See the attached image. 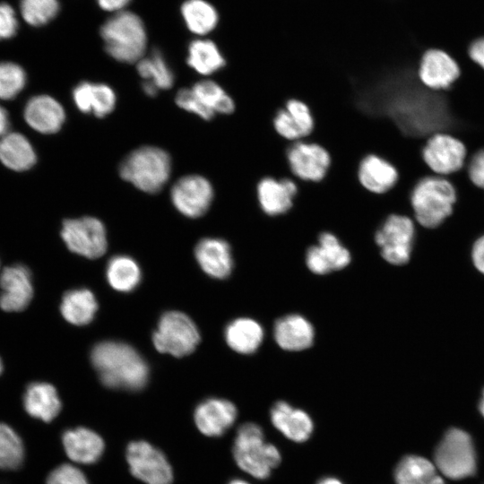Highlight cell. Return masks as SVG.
Instances as JSON below:
<instances>
[{
    "instance_id": "42",
    "label": "cell",
    "mask_w": 484,
    "mask_h": 484,
    "mask_svg": "<svg viewBox=\"0 0 484 484\" xmlns=\"http://www.w3.org/2000/svg\"><path fill=\"white\" fill-rule=\"evenodd\" d=\"M464 169L473 185L484 191V148L467 158Z\"/></svg>"
},
{
    "instance_id": "39",
    "label": "cell",
    "mask_w": 484,
    "mask_h": 484,
    "mask_svg": "<svg viewBox=\"0 0 484 484\" xmlns=\"http://www.w3.org/2000/svg\"><path fill=\"white\" fill-rule=\"evenodd\" d=\"M26 73L17 64L0 62V99H12L24 88Z\"/></svg>"
},
{
    "instance_id": "25",
    "label": "cell",
    "mask_w": 484,
    "mask_h": 484,
    "mask_svg": "<svg viewBox=\"0 0 484 484\" xmlns=\"http://www.w3.org/2000/svg\"><path fill=\"white\" fill-rule=\"evenodd\" d=\"M62 443L67 456L83 464L96 462L101 457L105 446L99 434L83 427L65 431Z\"/></svg>"
},
{
    "instance_id": "18",
    "label": "cell",
    "mask_w": 484,
    "mask_h": 484,
    "mask_svg": "<svg viewBox=\"0 0 484 484\" xmlns=\"http://www.w3.org/2000/svg\"><path fill=\"white\" fill-rule=\"evenodd\" d=\"M357 180L367 193L383 195L397 185L399 172L391 161L371 152L359 160L357 168Z\"/></svg>"
},
{
    "instance_id": "47",
    "label": "cell",
    "mask_w": 484,
    "mask_h": 484,
    "mask_svg": "<svg viewBox=\"0 0 484 484\" xmlns=\"http://www.w3.org/2000/svg\"><path fill=\"white\" fill-rule=\"evenodd\" d=\"M9 117L6 110L0 105V137L8 133Z\"/></svg>"
},
{
    "instance_id": "3",
    "label": "cell",
    "mask_w": 484,
    "mask_h": 484,
    "mask_svg": "<svg viewBox=\"0 0 484 484\" xmlns=\"http://www.w3.org/2000/svg\"><path fill=\"white\" fill-rule=\"evenodd\" d=\"M233 456L241 470L259 480L267 479L281 461L278 448L266 443L262 428L252 422L238 428Z\"/></svg>"
},
{
    "instance_id": "2",
    "label": "cell",
    "mask_w": 484,
    "mask_h": 484,
    "mask_svg": "<svg viewBox=\"0 0 484 484\" xmlns=\"http://www.w3.org/2000/svg\"><path fill=\"white\" fill-rule=\"evenodd\" d=\"M456 199L455 188L446 177L426 176L410 194L412 217L424 229H436L453 214Z\"/></svg>"
},
{
    "instance_id": "16",
    "label": "cell",
    "mask_w": 484,
    "mask_h": 484,
    "mask_svg": "<svg viewBox=\"0 0 484 484\" xmlns=\"http://www.w3.org/2000/svg\"><path fill=\"white\" fill-rule=\"evenodd\" d=\"M461 69L456 60L447 52L431 48L420 57L418 77L423 86L435 91H447L460 77Z\"/></svg>"
},
{
    "instance_id": "41",
    "label": "cell",
    "mask_w": 484,
    "mask_h": 484,
    "mask_svg": "<svg viewBox=\"0 0 484 484\" xmlns=\"http://www.w3.org/2000/svg\"><path fill=\"white\" fill-rule=\"evenodd\" d=\"M47 484H89V481L78 468L65 463L50 472Z\"/></svg>"
},
{
    "instance_id": "33",
    "label": "cell",
    "mask_w": 484,
    "mask_h": 484,
    "mask_svg": "<svg viewBox=\"0 0 484 484\" xmlns=\"http://www.w3.org/2000/svg\"><path fill=\"white\" fill-rule=\"evenodd\" d=\"M107 279L110 286L118 291L134 290L141 281V270L136 262L126 255L111 258L107 266Z\"/></svg>"
},
{
    "instance_id": "5",
    "label": "cell",
    "mask_w": 484,
    "mask_h": 484,
    "mask_svg": "<svg viewBox=\"0 0 484 484\" xmlns=\"http://www.w3.org/2000/svg\"><path fill=\"white\" fill-rule=\"evenodd\" d=\"M170 171L169 153L154 146H143L133 151L119 166L123 179L149 194H155L164 186Z\"/></svg>"
},
{
    "instance_id": "11",
    "label": "cell",
    "mask_w": 484,
    "mask_h": 484,
    "mask_svg": "<svg viewBox=\"0 0 484 484\" xmlns=\"http://www.w3.org/2000/svg\"><path fill=\"white\" fill-rule=\"evenodd\" d=\"M61 237L72 252L87 258H98L107 250L105 227L93 217L65 220Z\"/></svg>"
},
{
    "instance_id": "13",
    "label": "cell",
    "mask_w": 484,
    "mask_h": 484,
    "mask_svg": "<svg viewBox=\"0 0 484 484\" xmlns=\"http://www.w3.org/2000/svg\"><path fill=\"white\" fill-rule=\"evenodd\" d=\"M298 189V181L291 176H265L255 186L258 207L266 217H282L293 209Z\"/></svg>"
},
{
    "instance_id": "26",
    "label": "cell",
    "mask_w": 484,
    "mask_h": 484,
    "mask_svg": "<svg viewBox=\"0 0 484 484\" xmlns=\"http://www.w3.org/2000/svg\"><path fill=\"white\" fill-rule=\"evenodd\" d=\"M76 108L82 113L103 117L110 114L117 102L114 91L104 83L82 82L73 90Z\"/></svg>"
},
{
    "instance_id": "19",
    "label": "cell",
    "mask_w": 484,
    "mask_h": 484,
    "mask_svg": "<svg viewBox=\"0 0 484 484\" xmlns=\"http://www.w3.org/2000/svg\"><path fill=\"white\" fill-rule=\"evenodd\" d=\"M0 307L19 312L27 307L33 296L31 274L22 264L5 267L0 274Z\"/></svg>"
},
{
    "instance_id": "38",
    "label": "cell",
    "mask_w": 484,
    "mask_h": 484,
    "mask_svg": "<svg viewBox=\"0 0 484 484\" xmlns=\"http://www.w3.org/2000/svg\"><path fill=\"white\" fill-rule=\"evenodd\" d=\"M22 18L32 26H42L53 20L59 11L58 0H21Z\"/></svg>"
},
{
    "instance_id": "8",
    "label": "cell",
    "mask_w": 484,
    "mask_h": 484,
    "mask_svg": "<svg viewBox=\"0 0 484 484\" xmlns=\"http://www.w3.org/2000/svg\"><path fill=\"white\" fill-rule=\"evenodd\" d=\"M285 157L290 175L299 182L320 183L332 167V155L321 143L310 139L289 143Z\"/></svg>"
},
{
    "instance_id": "20",
    "label": "cell",
    "mask_w": 484,
    "mask_h": 484,
    "mask_svg": "<svg viewBox=\"0 0 484 484\" xmlns=\"http://www.w3.org/2000/svg\"><path fill=\"white\" fill-rule=\"evenodd\" d=\"M237 415V408L231 402L209 398L197 405L194 419L196 427L203 435L218 437L231 428Z\"/></svg>"
},
{
    "instance_id": "30",
    "label": "cell",
    "mask_w": 484,
    "mask_h": 484,
    "mask_svg": "<svg viewBox=\"0 0 484 484\" xmlns=\"http://www.w3.org/2000/svg\"><path fill=\"white\" fill-rule=\"evenodd\" d=\"M98 309L92 292L86 289L67 291L62 299L60 310L64 318L75 325L89 324Z\"/></svg>"
},
{
    "instance_id": "15",
    "label": "cell",
    "mask_w": 484,
    "mask_h": 484,
    "mask_svg": "<svg viewBox=\"0 0 484 484\" xmlns=\"http://www.w3.org/2000/svg\"><path fill=\"white\" fill-rule=\"evenodd\" d=\"M272 127L285 142L294 143L312 135L315 120L307 102L298 98H290L273 115Z\"/></svg>"
},
{
    "instance_id": "50",
    "label": "cell",
    "mask_w": 484,
    "mask_h": 484,
    "mask_svg": "<svg viewBox=\"0 0 484 484\" xmlns=\"http://www.w3.org/2000/svg\"><path fill=\"white\" fill-rule=\"evenodd\" d=\"M480 411L482 416L484 417V391H483L482 397L480 402Z\"/></svg>"
},
{
    "instance_id": "46",
    "label": "cell",
    "mask_w": 484,
    "mask_h": 484,
    "mask_svg": "<svg viewBox=\"0 0 484 484\" xmlns=\"http://www.w3.org/2000/svg\"><path fill=\"white\" fill-rule=\"evenodd\" d=\"M130 0H98L99 6L107 11H119L125 7Z\"/></svg>"
},
{
    "instance_id": "51",
    "label": "cell",
    "mask_w": 484,
    "mask_h": 484,
    "mask_svg": "<svg viewBox=\"0 0 484 484\" xmlns=\"http://www.w3.org/2000/svg\"><path fill=\"white\" fill-rule=\"evenodd\" d=\"M229 484H250L243 480H239V479H236V480H232L230 482H229Z\"/></svg>"
},
{
    "instance_id": "23",
    "label": "cell",
    "mask_w": 484,
    "mask_h": 484,
    "mask_svg": "<svg viewBox=\"0 0 484 484\" xmlns=\"http://www.w3.org/2000/svg\"><path fill=\"white\" fill-rule=\"evenodd\" d=\"M194 255L203 271L216 279L229 277L233 259L229 243L218 238H206L198 242Z\"/></svg>"
},
{
    "instance_id": "32",
    "label": "cell",
    "mask_w": 484,
    "mask_h": 484,
    "mask_svg": "<svg viewBox=\"0 0 484 484\" xmlns=\"http://www.w3.org/2000/svg\"><path fill=\"white\" fill-rule=\"evenodd\" d=\"M192 89L202 104L215 116H230L235 113V99L219 82L203 80L196 82Z\"/></svg>"
},
{
    "instance_id": "28",
    "label": "cell",
    "mask_w": 484,
    "mask_h": 484,
    "mask_svg": "<svg viewBox=\"0 0 484 484\" xmlns=\"http://www.w3.org/2000/svg\"><path fill=\"white\" fill-rule=\"evenodd\" d=\"M264 336L263 326L255 319L240 317L231 321L225 329L228 345L240 354H252L261 346Z\"/></svg>"
},
{
    "instance_id": "10",
    "label": "cell",
    "mask_w": 484,
    "mask_h": 484,
    "mask_svg": "<svg viewBox=\"0 0 484 484\" xmlns=\"http://www.w3.org/2000/svg\"><path fill=\"white\" fill-rule=\"evenodd\" d=\"M421 155L432 174L446 177L464 168L467 149L458 138L437 132L426 139Z\"/></svg>"
},
{
    "instance_id": "52",
    "label": "cell",
    "mask_w": 484,
    "mask_h": 484,
    "mask_svg": "<svg viewBox=\"0 0 484 484\" xmlns=\"http://www.w3.org/2000/svg\"><path fill=\"white\" fill-rule=\"evenodd\" d=\"M3 371V364H2V360L0 359V374L2 373Z\"/></svg>"
},
{
    "instance_id": "40",
    "label": "cell",
    "mask_w": 484,
    "mask_h": 484,
    "mask_svg": "<svg viewBox=\"0 0 484 484\" xmlns=\"http://www.w3.org/2000/svg\"><path fill=\"white\" fill-rule=\"evenodd\" d=\"M175 100L181 108L197 115L203 120L209 121L215 117V115L202 104L193 89H180L176 95Z\"/></svg>"
},
{
    "instance_id": "27",
    "label": "cell",
    "mask_w": 484,
    "mask_h": 484,
    "mask_svg": "<svg viewBox=\"0 0 484 484\" xmlns=\"http://www.w3.org/2000/svg\"><path fill=\"white\" fill-rule=\"evenodd\" d=\"M23 405L28 414L45 422L53 420L61 410V402L55 387L42 382L28 385Z\"/></svg>"
},
{
    "instance_id": "4",
    "label": "cell",
    "mask_w": 484,
    "mask_h": 484,
    "mask_svg": "<svg viewBox=\"0 0 484 484\" xmlns=\"http://www.w3.org/2000/svg\"><path fill=\"white\" fill-rule=\"evenodd\" d=\"M107 53L124 63L138 62L143 56L147 36L142 20L131 12H118L101 27Z\"/></svg>"
},
{
    "instance_id": "37",
    "label": "cell",
    "mask_w": 484,
    "mask_h": 484,
    "mask_svg": "<svg viewBox=\"0 0 484 484\" xmlns=\"http://www.w3.org/2000/svg\"><path fill=\"white\" fill-rule=\"evenodd\" d=\"M24 459V445L10 426L0 422V470H14Z\"/></svg>"
},
{
    "instance_id": "48",
    "label": "cell",
    "mask_w": 484,
    "mask_h": 484,
    "mask_svg": "<svg viewBox=\"0 0 484 484\" xmlns=\"http://www.w3.org/2000/svg\"><path fill=\"white\" fill-rule=\"evenodd\" d=\"M317 484H343L339 479L334 477H324Z\"/></svg>"
},
{
    "instance_id": "45",
    "label": "cell",
    "mask_w": 484,
    "mask_h": 484,
    "mask_svg": "<svg viewBox=\"0 0 484 484\" xmlns=\"http://www.w3.org/2000/svg\"><path fill=\"white\" fill-rule=\"evenodd\" d=\"M469 57L484 70V38L475 40L469 48Z\"/></svg>"
},
{
    "instance_id": "7",
    "label": "cell",
    "mask_w": 484,
    "mask_h": 484,
    "mask_svg": "<svg viewBox=\"0 0 484 484\" xmlns=\"http://www.w3.org/2000/svg\"><path fill=\"white\" fill-rule=\"evenodd\" d=\"M415 234L416 228L411 216L391 213L376 229L375 242L386 262L402 265L410 260Z\"/></svg>"
},
{
    "instance_id": "1",
    "label": "cell",
    "mask_w": 484,
    "mask_h": 484,
    "mask_svg": "<svg viewBox=\"0 0 484 484\" xmlns=\"http://www.w3.org/2000/svg\"><path fill=\"white\" fill-rule=\"evenodd\" d=\"M91 361L102 384L109 388L138 391L147 383L146 362L125 343L103 341L97 344L91 351Z\"/></svg>"
},
{
    "instance_id": "36",
    "label": "cell",
    "mask_w": 484,
    "mask_h": 484,
    "mask_svg": "<svg viewBox=\"0 0 484 484\" xmlns=\"http://www.w3.org/2000/svg\"><path fill=\"white\" fill-rule=\"evenodd\" d=\"M137 71L145 82L152 84L159 91L171 88L175 81L172 70L157 50L138 61Z\"/></svg>"
},
{
    "instance_id": "9",
    "label": "cell",
    "mask_w": 484,
    "mask_h": 484,
    "mask_svg": "<svg viewBox=\"0 0 484 484\" xmlns=\"http://www.w3.org/2000/svg\"><path fill=\"white\" fill-rule=\"evenodd\" d=\"M152 341L160 352L180 358L195 350L200 333L190 317L178 311H170L160 317Z\"/></svg>"
},
{
    "instance_id": "24",
    "label": "cell",
    "mask_w": 484,
    "mask_h": 484,
    "mask_svg": "<svg viewBox=\"0 0 484 484\" xmlns=\"http://www.w3.org/2000/svg\"><path fill=\"white\" fill-rule=\"evenodd\" d=\"M273 337L281 349L288 351H300L313 344L315 330L307 318L298 314H291L275 322Z\"/></svg>"
},
{
    "instance_id": "14",
    "label": "cell",
    "mask_w": 484,
    "mask_h": 484,
    "mask_svg": "<svg viewBox=\"0 0 484 484\" xmlns=\"http://www.w3.org/2000/svg\"><path fill=\"white\" fill-rule=\"evenodd\" d=\"M170 198L180 213L189 218H198L210 209L214 199V188L206 177L188 175L173 185Z\"/></svg>"
},
{
    "instance_id": "29",
    "label": "cell",
    "mask_w": 484,
    "mask_h": 484,
    "mask_svg": "<svg viewBox=\"0 0 484 484\" xmlns=\"http://www.w3.org/2000/svg\"><path fill=\"white\" fill-rule=\"evenodd\" d=\"M37 156L29 140L20 133H7L0 137V161L15 171L30 169Z\"/></svg>"
},
{
    "instance_id": "6",
    "label": "cell",
    "mask_w": 484,
    "mask_h": 484,
    "mask_svg": "<svg viewBox=\"0 0 484 484\" xmlns=\"http://www.w3.org/2000/svg\"><path fill=\"white\" fill-rule=\"evenodd\" d=\"M435 463L447 478L461 480L476 471V454L471 436L459 428H451L435 451Z\"/></svg>"
},
{
    "instance_id": "44",
    "label": "cell",
    "mask_w": 484,
    "mask_h": 484,
    "mask_svg": "<svg viewBox=\"0 0 484 484\" xmlns=\"http://www.w3.org/2000/svg\"><path fill=\"white\" fill-rule=\"evenodd\" d=\"M471 255L475 267L484 274V235L475 241Z\"/></svg>"
},
{
    "instance_id": "31",
    "label": "cell",
    "mask_w": 484,
    "mask_h": 484,
    "mask_svg": "<svg viewBox=\"0 0 484 484\" xmlns=\"http://www.w3.org/2000/svg\"><path fill=\"white\" fill-rule=\"evenodd\" d=\"M187 64L198 73L211 75L220 71L226 60L212 41L196 39L189 45Z\"/></svg>"
},
{
    "instance_id": "34",
    "label": "cell",
    "mask_w": 484,
    "mask_h": 484,
    "mask_svg": "<svg viewBox=\"0 0 484 484\" xmlns=\"http://www.w3.org/2000/svg\"><path fill=\"white\" fill-rule=\"evenodd\" d=\"M181 11L188 29L198 35L207 34L218 22L216 10L203 0H188Z\"/></svg>"
},
{
    "instance_id": "21",
    "label": "cell",
    "mask_w": 484,
    "mask_h": 484,
    "mask_svg": "<svg viewBox=\"0 0 484 484\" xmlns=\"http://www.w3.org/2000/svg\"><path fill=\"white\" fill-rule=\"evenodd\" d=\"M23 114L32 129L46 134L58 132L65 120L62 105L48 95L32 97L27 102Z\"/></svg>"
},
{
    "instance_id": "35",
    "label": "cell",
    "mask_w": 484,
    "mask_h": 484,
    "mask_svg": "<svg viewBox=\"0 0 484 484\" xmlns=\"http://www.w3.org/2000/svg\"><path fill=\"white\" fill-rule=\"evenodd\" d=\"M436 472L435 465L418 455H407L397 464L394 471L396 484H426Z\"/></svg>"
},
{
    "instance_id": "12",
    "label": "cell",
    "mask_w": 484,
    "mask_h": 484,
    "mask_svg": "<svg viewBox=\"0 0 484 484\" xmlns=\"http://www.w3.org/2000/svg\"><path fill=\"white\" fill-rule=\"evenodd\" d=\"M131 473L146 484H171L172 468L163 453L145 441H133L126 448Z\"/></svg>"
},
{
    "instance_id": "43",
    "label": "cell",
    "mask_w": 484,
    "mask_h": 484,
    "mask_svg": "<svg viewBox=\"0 0 484 484\" xmlns=\"http://www.w3.org/2000/svg\"><path fill=\"white\" fill-rule=\"evenodd\" d=\"M18 22L14 10L7 4H0V40L15 35Z\"/></svg>"
},
{
    "instance_id": "17",
    "label": "cell",
    "mask_w": 484,
    "mask_h": 484,
    "mask_svg": "<svg viewBox=\"0 0 484 484\" xmlns=\"http://www.w3.org/2000/svg\"><path fill=\"white\" fill-rule=\"evenodd\" d=\"M350 259V251L331 231H322L317 237V243L309 246L306 253L307 268L319 275L345 268Z\"/></svg>"
},
{
    "instance_id": "22",
    "label": "cell",
    "mask_w": 484,
    "mask_h": 484,
    "mask_svg": "<svg viewBox=\"0 0 484 484\" xmlns=\"http://www.w3.org/2000/svg\"><path fill=\"white\" fill-rule=\"evenodd\" d=\"M270 418L273 427L293 442H305L313 433L314 424L310 416L284 401L274 403Z\"/></svg>"
},
{
    "instance_id": "49",
    "label": "cell",
    "mask_w": 484,
    "mask_h": 484,
    "mask_svg": "<svg viewBox=\"0 0 484 484\" xmlns=\"http://www.w3.org/2000/svg\"><path fill=\"white\" fill-rule=\"evenodd\" d=\"M426 484H445V481L440 476L436 474L432 479H430Z\"/></svg>"
}]
</instances>
